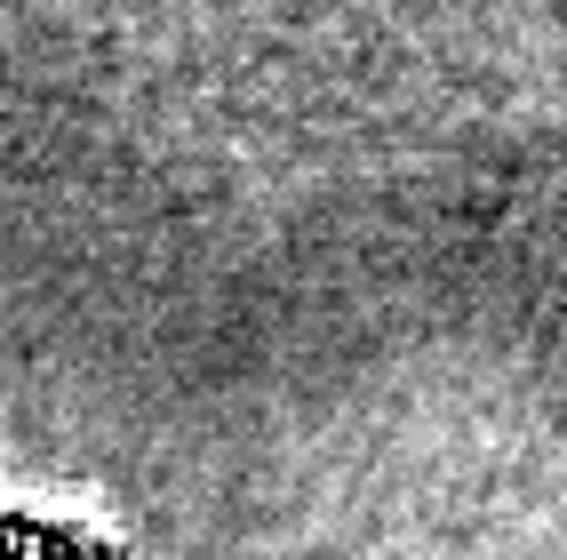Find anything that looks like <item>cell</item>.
<instances>
[{
  "mask_svg": "<svg viewBox=\"0 0 567 560\" xmlns=\"http://www.w3.org/2000/svg\"><path fill=\"white\" fill-rule=\"evenodd\" d=\"M0 560H104V544L49 512H0Z\"/></svg>",
  "mask_w": 567,
  "mask_h": 560,
  "instance_id": "obj_1",
  "label": "cell"
}]
</instances>
